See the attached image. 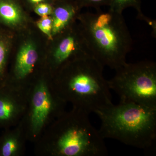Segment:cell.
<instances>
[{
	"instance_id": "7c38bea8",
	"label": "cell",
	"mask_w": 156,
	"mask_h": 156,
	"mask_svg": "<svg viewBox=\"0 0 156 156\" xmlns=\"http://www.w3.org/2000/svg\"><path fill=\"white\" fill-rule=\"evenodd\" d=\"M13 104L7 99L0 98V121L9 120L14 112Z\"/></svg>"
},
{
	"instance_id": "7a4b0ae2",
	"label": "cell",
	"mask_w": 156,
	"mask_h": 156,
	"mask_svg": "<svg viewBox=\"0 0 156 156\" xmlns=\"http://www.w3.org/2000/svg\"><path fill=\"white\" fill-rule=\"evenodd\" d=\"M101 122L98 130L105 139L147 150L156 140V108L120 102L95 113Z\"/></svg>"
},
{
	"instance_id": "5b68a950",
	"label": "cell",
	"mask_w": 156,
	"mask_h": 156,
	"mask_svg": "<svg viewBox=\"0 0 156 156\" xmlns=\"http://www.w3.org/2000/svg\"><path fill=\"white\" fill-rule=\"evenodd\" d=\"M89 113L80 109L72 124L58 137V153L66 156H104L108 154L104 139L92 126Z\"/></svg>"
},
{
	"instance_id": "e0dca14e",
	"label": "cell",
	"mask_w": 156,
	"mask_h": 156,
	"mask_svg": "<svg viewBox=\"0 0 156 156\" xmlns=\"http://www.w3.org/2000/svg\"><path fill=\"white\" fill-rule=\"evenodd\" d=\"M8 51L7 44L3 40L0 39V75L2 72L5 66Z\"/></svg>"
},
{
	"instance_id": "2e32d148",
	"label": "cell",
	"mask_w": 156,
	"mask_h": 156,
	"mask_svg": "<svg viewBox=\"0 0 156 156\" xmlns=\"http://www.w3.org/2000/svg\"><path fill=\"white\" fill-rule=\"evenodd\" d=\"M34 11L41 17L49 16L53 12V8L50 4L42 2L36 5Z\"/></svg>"
},
{
	"instance_id": "9c48e42d",
	"label": "cell",
	"mask_w": 156,
	"mask_h": 156,
	"mask_svg": "<svg viewBox=\"0 0 156 156\" xmlns=\"http://www.w3.org/2000/svg\"><path fill=\"white\" fill-rule=\"evenodd\" d=\"M37 58V53L34 44L30 42L24 43L17 55L15 72L17 77L21 79L30 73Z\"/></svg>"
},
{
	"instance_id": "3957f363",
	"label": "cell",
	"mask_w": 156,
	"mask_h": 156,
	"mask_svg": "<svg viewBox=\"0 0 156 156\" xmlns=\"http://www.w3.org/2000/svg\"><path fill=\"white\" fill-rule=\"evenodd\" d=\"M75 67L66 87L80 109L95 113L113 104L108 82L103 76V66L88 56L78 59Z\"/></svg>"
},
{
	"instance_id": "8992f818",
	"label": "cell",
	"mask_w": 156,
	"mask_h": 156,
	"mask_svg": "<svg viewBox=\"0 0 156 156\" xmlns=\"http://www.w3.org/2000/svg\"><path fill=\"white\" fill-rule=\"evenodd\" d=\"M69 32L62 38L54 51L53 56L57 64L66 62L74 56L81 58L92 56L80 30L77 34Z\"/></svg>"
},
{
	"instance_id": "5bb4252c",
	"label": "cell",
	"mask_w": 156,
	"mask_h": 156,
	"mask_svg": "<svg viewBox=\"0 0 156 156\" xmlns=\"http://www.w3.org/2000/svg\"><path fill=\"white\" fill-rule=\"evenodd\" d=\"M80 7H92L95 9L103 6H109L111 0H78Z\"/></svg>"
},
{
	"instance_id": "6da1fadb",
	"label": "cell",
	"mask_w": 156,
	"mask_h": 156,
	"mask_svg": "<svg viewBox=\"0 0 156 156\" xmlns=\"http://www.w3.org/2000/svg\"><path fill=\"white\" fill-rule=\"evenodd\" d=\"M96 10L80 15L81 33L91 56L104 67L118 69L131 49L130 32L122 14Z\"/></svg>"
},
{
	"instance_id": "9a60e30c",
	"label": "cell",
	"mask_w": 156,
	"mask_h": 156,
	"mask_svg": "<svg viewBox=\"0 0 156 156\" xmlns=\"http://www.w3.org/2000/svg\"><path fill=\"white\" fill-rule=\"evenodd\" d=\"M17 149V143L14 139L7 140L3 144L1 153L3 156H10Z\"/></svg>"
},
{
	"instance_id": "4fadbf2b",
	"label": "cell",
	"mask_w": 156,
	"mask_h": 156,
	"mask_svg": "<svg viewBox=\"0 0 156 156\" xmlns=\"http://www.w3.org/2000/svg\"><path fill=\"white\" fill-rule=\"evenodd\" d=\"M38 28L45 34L49 39H52V30L53 27V20L49 16L42 17L37 23Z\"/></svg>"
},
{
	"instance_id": "ba28073f",
	"label": "cell",
	"mask_w": 156,
	"mask_h": 156,
	"mask_svg": "<svg viewBox=\"0 0 156 156\" xmlns=\"http://www.w3.org/2000/svg\"><path fill=\"white\" fill-rule=\"evenodd\" d=\"M78 9V5L66 2L54 9L52 13V35L61 34L67 29L76 15Z\"/></svg>"
},
{
	"instance_id": "8fae6325",
	"label": "cell",
	"mask_w": 156,
	"mask_h": 156,
	"mask_svg": "<svg viewBox=\"0 0 156 156\" xmlns=\"http://www.w3.org/2000/svg\"><path fill=\"white\" fill-rule=\"evenodd\" d=\"M109 7L111 11L122 14L125 9L132 7L137 11L140 17L144 16L141 12L140 0H111Z\"/></svg>"
},
{
	"instance_id": "52a82bcc",
	"label": "cell",
	"mask_w": 156,
	"mask_h": 156,
	"mask_svg": "<svg viewBox=\"0 0 156 156\" xmlns=\"http://www.w3.org/2000/svg\"><path fill=\"white\" fill-rule=\"evenodd\" d=\"M32 124L37 131L44 125L52 107V100L48 88L44 84L39 85L33 98Z\"/></svg>"
},
{
	"instance_id": "277c9868",
	"label": "cell",
	"mask_w": 156,
	"mask_h": 156,
	"mask_svg": "<svg viewBox=\"0 0 156 156\" xmlns=\"http://www.w3.org/2000/svg\"><path fill=\"white\" fill-rule=\"evenodd\" d=\"M108 80L120 102H134L156 108V64L151 61L126 62Z\"/></svg>"
},
{
	"instance_id": "30bf717a",
	"label": "cell",
	"mask_w": 156,
	"mask_h": 156,
	"mask_svg": "<svg viewBox=\"0 0 156 156\" xmlns=\"http://www.w3.org/2000/svg\"><path fill=\"white\" fill-rule=\"evenodd\" d=\"M19 6L11 0H0V20L8 25H18L22 21Z\"/></svg>"
},
{
	"instance_id": "ac0fdd59",
	"label": "cell",
	"mask_w": 156,
	"mask_h": 156,
	"mask_svg": "<svg viewBox=\"0 0 156 156\" xmlns=\"http://www.w3.org/2000/svg\"><path fill=\"white\" fill-rule=\"evenodd\" d=\"M44 1L45 0H28L29 2L31 4L35 5H37L39 3L44 2Z\"/></svg>"
}]
</instances>
